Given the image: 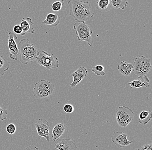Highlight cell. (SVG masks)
Returning <instances> with one entry per match:
<instances>
[{"instance_id":"6da1fadb","label":"cell","mask_w":152,"mask_h":150,"mask_svg":"<svg viewBox=\"0 0 152 150\" xmlns=\"http://www.w3.org/2000/svg\"><path fill=\"white\" fill-rule=\"evenodd\" d=\"M69 15L74 18L78 23H85L86 21L94 16L91 10L90 4L87 1L70 0L68 1Z\"/></svg>"},{"instance_id":"7a4b0ae2","label":"cell","mask_w":152,"mask_h":150,"mask_svg":"<svg viewBox=\"0 0 152 150\" xmlns=\"http://www.w3.org/2000/svg\"><path fill=\"white\" fill-rule=\"evenodd\" d=\"M19 56L21 63L26 64L37 59L38 53L37 47L28 39L21 40L18 45Z\"/></svg>"},{"instance_id":"3957f363","label":"cell","mask_w":152,"mask_h":150,"mask_svg":"<svg viewBox=\"0 0 152 150\" xmlns=\"http://www.w3.org/2000/svg\"><path fill=\"white\" fill-rule=\"evenodd\" d=\"M55 89V86L52 83L45 80H42L35 83L33 95L36 98H44L51 95Z\"/></svg>"},{"instance_id":"277c9868","label":"cell","mask_w":152,"mask_h":150,"mask_svg":"<svg viewBox=\"0 0 152 150\" xmlns=\"http://www.w3.org/2000/svg\"><path fill=\"white\" fill-rule=\"evenodd\" d=\"M73 28L75 31L77 38L79 41L86 42L89 46H92L94 41L92 37L93 31L88 25L85 23L76 22Z\"/></svg>"},{"instance_id":"5b68a950","label":"cell","mask_w":152,"mask_h":150,"mask_svg":"<svg viewBox=\"0 0 152 150\" xmlns=\"http://www.w3.org/2000/svg\"><path fill=\"white\" fill-rule=\"evenodd\" d=\"M150 59L143 56L136 58L133 64V72L137 76L146 75L152 68Z\"/></svg>"},{"instance_id":"8992f818","label":"cell","mask_w":152,"mask_h":150,"mask_svg":"<svg viewBox=\"0 0 152 150\" xmlns=\"http://www.w3.org/2000/svg\"><path fill=\"white\" fill-rule=\"evenodd\" d=\"M37 63L48 70L58 68L59 65L58 59L54 54H49L44 51L38 53Z\"/></svg>"},{"instance_id":"52a82bcc","label":"cell","mask_w":152,"mask_h":150,"mask_svg":"<svg viewBox=\"0 0 152 150\" xmlns=\"http://www.w3.org/2000/svg\"><path fill=\"white\" fill-rule=\"evenodd\" d=\"M134 118V113L129 107L126 106L118 107L116 114V119L120 127H127Z\"/></svg>"},{"instance_id":"ba28073f","label":"cell","mask_w":152,"mask_h":150,"mask_svg":"<svg viewBox=\"0 0 152 150\" xmlns=\"http://www.w3.org/2000/svg\"><path fill=\"white\" fill-rule=\"evenodd\" d=\"M35 127L37 132L38 135L44 138L47 142H49L51 128L48 121L46 119H39L36 121Z\"/></svg>"},{"instance_id":"9c48e42d","label":"cell","mask_w":152,"mask_h":150,"mask_svg":"<svg viewBox=\"0 0 152 150\" xmlns=\"http://www.w3.org/2000/svg\"><path fill=\"white\" fill-rule=\"evenodd\" d=\"M8 44L10 52V58L11 59L17 60L19 56V49L17 40L18 37L13 32L7 31Z\"/></svg>"},{"instance_id":"30bf717a","label":"cell","mask_w":152,"mask_h":150,"mask_svg":"<svg viewBox=\"0 0 152 150\" xmlns=\"http://www.w3.org/2000/svg\"><path fill=\"white\" fill-rule=\"evenodd\" d=\"M128 135L120 131L115 132L111 135V139L115 145L120 148L129 146L132 143L127 138Z\"/></svg>"},{"instance_id":"8fae6325","label":"cell","mask_w":152,"mask_h":150,"mask_svg":"<svg viewBox=\"0 0 152 150\" xmlns=\"http://www.w3.org/2000/svg\"><path fill=\"white\" fill-rule=\"evenodd\" d=\"M77 149L75 141L72 139L59 138L55 142L54 150H77Z\"/></svg>"},{"instance_id":"7c38bea8","label":"cell","mask_w":152,"mask_h":150,"mask_svg":"<svg viewBox=\"0 0 152 150\" xmlns=\"http://www.w3.org/2000/svg\"><path fill=\"white\" fill-rule=\"evenodd\" d=\"M88 74L87 69L83 66H81L77 69L73 74H71V76L73 77V81L71 84V87L74 88L79 84L86 76Z\"/></svg>"},{"instance_id":"4fadbf2b","label":"cell","mask_w":152,"mask_h":150,"mask_svg":"<svg viewBox=\"0 0 152 150\" xmlns=\"http://www.w3.org/2000/svg\"><path fill=\"white\" fill-rule=\"evenodd\" d=\"M150 80L146 75L138 77L137 78L133 81L129 82L128 84L131 88H140L144 87L149 88L150 87Z\"/></svg>"},{"instance_id":"5bb4252c","label":"cell","mask_w":152,"mask_h":150,"mask_svg":"<svg viewBox=\"0 0 152 150\" xmlns=\"http://www.w3.org/2000/svg\"><path fill=\"white\" fill-rule=\"evenodd\" d=\"M34 23L32 21V19L28 17L23 18L21 20L20 26L22 29V33L21 35L25 36L27 33L34 34L35 30L32 27Z\"/></svg>"},{"instance_id":"9a60e30c","label":"cell","mask_w":152,"mask_h":150,"mask_svg":"<svg viewBox=\"0 0 152 150\" xmlns=\"http://www.w3.org/2000/svg\"><path fill=\"white\" fill-rule=\"evenodd\" d=\"M60 20L59 15L55 13H49L46 16V18L42 22V24L46 25L50 27L57 26L58 25Z\"/></svg>"},{"instance_id":"2e32d148","label":"cell","mask_w":152,"mask_h":150,"mask_svg":"<svg viewBox=\"0 0 152 150\" xmlns=\"http://www.w3.org/2000/svg\"><path fill=\"white\" fill-rule=\"evenodd\" d=\"M65 130V126L63 122L57 124L52 131V138L54 141H57L63 135Z\"/></svg>"},{"instance_id":"e0dca14e","label":"cell","mask_w":152,"mask_h":150,"mask_svg":"<svg viewBox=\"0 0 152 150\" xmlns=\"http://www.w3.org/2000/svg\"><path fill=\"white\" fill-rule=\"evenodd\" d=\"M118 70L120 74L124 76L130 75L133 70V64L127 61H122L120 62L118 66Z\"/></svg>"},{"instance_id":"ac0fdd59","label":"cell","mask_w":152,"mask_h":150,"mask_svg":"<svg viewBox=\"0 0 152 150\" xmlns=\"http://www.w3.org/2000/svg\"><path fill=\"white\" fill-rule=\"evenodd\" d=\"M152 118L151 111L143 110L140 114L138 121L141 125H145L151 120Z\"/></svg>"},{"instance_id":"d6986e66","label":"cell","mask_w":152,"mask_h":150,"mask_svg":"<svg viewBox=\"0 0 152 150\" xmlns=\"http://www.w3.org/2000/svg\"><path fill=\"white\" fill-rule=\"evenodd\" d=\"M97 4L96 9L102 12H107L111 9V4L109 0H99Z\"/></svg>"},{"instance_id":"ffe728a7","label":"cell","mask_w":152,"mask_h":150,"mask_svg":"<svg viewBox=\"0 0 152 150\" xmlns=\"http://www.w3.org/2000/svg\"><path fill=\"white\" fill-rule=\"evenodd\" d=\"M110 1L113 8L115 9L124 10L128 4L127 0H111Z\"/></svg>"},{"instance_id":"44dd1931","label":"cell","mask_w":152,"mask_h":150,"mask_svg":"<svg viewBox=\"0 0 152 150\" xmlns=\"http://www.w3.org/2000/svg\"><path fill=\"white\" fill-rule=\"evenodd\" d=\"M9 62L2 56H0V77L4 75L10 68Z\"/></svg>"},{"instance_id":"7402d4cb","label":"cell","mask_w":152,"mask_h":150,"mask_svg":"<svg viewBox=\"0 0 152 150\" xmlns=\"http://www.w3.org/2000/svg\"><path fill=\"white\" fill-rule=\"evenodd\" d=\"M92 71L97 76H104L106 75V73L104 71V67L100 64L96 65L95 67H94L92 68Z\"/></svg>"},{"instance_id":"603a6c76","label":"cell","mask_w":152,"mask_h":150,"mask_svg":"<svg viewBox=\"0 0 152 150\" xmlns=\"http://www.w3.org/2000/svg\"><path fill=\"white\" fill-rule=\"evenodd\" d=\"M64 4V1H56L54 2L52 4L51 7H52V10L53 11L58 12L61 10Z\"/></svg>"},{"instance_id":"cb8c5ba5","label":"cell","mask_w":152,"mask_h":150,"mask_svg":"<svg viewBox=\"0 0 152 150\" xmlns=\"http://www.w3.org/2000/svg\"><path fill=\"white\" fill-rule=\"evenodd\" d=\"M7 132L10 135H13L16 131V127L13 123L9 124L6 127Z\"/></svg>"},{"instance_id":"d4e9b609","label":"cell","mask_w":152,"mask_h":150,"mask_svg":"<svg viewBox=\"0 0 152 150\" xmlns=\"http://www.w3.org/2000/svg\"><path fill=\"white\" fill-rule=\"evenodd\" d=\"M7 115V110L0 107V121L6 119Z\"/></svg>"},{"instance_id":"484cf974","label":"cell","mask_w":152,"mask_h":150,"mask_svg":"<svg viewBox=\"0 0 152 150\" xmlns=\"http://www.w3.org/2000/svg\"><path fill=\"white\" fill-rule=\"evenodd\" d=\"M64 110L67 114H70L73 113L74 111V107L71 104L67 103L64 107Z\"/></svg>"},{"instance_id":"4316f807","label":"cell","mask_w":152,"mask_h":150,"mask_svg":"<svg viewBox=\"0 0 152 150\" xmlns=\"http://www.w3.org/2000/svg\"><path fill=\"white\" fill-rule=\"evenodd\" d=\"M13 30L15 34H21L22 33V29L20 25H16L14 26Z\"/></svg>"},{"instance_id":"83f0119b","label":"cell","mask_w":152,"mask_h":150,"mask_svg":"<svg viewBox=\"0 0 152 150\" xmlns=\"http://www.w3.org/2000/svg\"><path fill=\"white\" fill-rule=\"evenodd\" d=\"M137 150H152V145L151 144H149L142 145L138 148Z\"/></svg>"},{"instance_id":"f1b7e54d","label":"cell","mask_w":152,"mask_h":150,"mask_svg":"<svg viewBox=\"0 0 152 150\" xmlns=\"http://www.w3.org/2000/svg\"><path fill=\"white\" fill-rule=\"evenodd\" d=\"M24 150H39V148L34 145H29L28 147L26 148Z\"/></svg>"}]
</instances>
